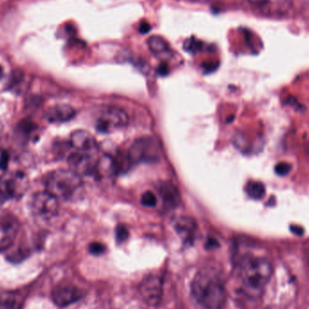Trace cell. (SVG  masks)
Segmentation results:
<instances>
[{
    "label": "cell",
    "instance_id": "obj_14",
    "mask_svg": "<svg viewBox=\"0 0 309 309\" xmlns=\"http://www.w3.org/2000/svg\"><path fill=\"white\" fill-rule=\"evenodd\" d=\"M75 114V109L71 106L59 104L49 108L45 113V118L51 123H62L71 121Z\"/></svg>",
    "mask_w": 309,
    "mask_h": 309
},
{
    "label": "cell",
    "instance_id": "obj_10",
    "mask_svg": "<svg viewBox=\"0 0 309 309\" xmlns=\"http://www.w3.org/2000/svg\"><path fill=\"white\" fill-rule=\"evenodd\" d=\"M70 169L80 177L89 176L95 172L97 160L95 156L85 153H72L68 157Z\"/></svg>",
    "mask_w": 309,
    "mask_h": 309
},
{
    "label": "cell",
    "instance_id": "obj_23",
    "mask_svg": "<svg viewBox=\"0 0 309 309\" xmlns=\"http://www.w3.org/2000/svg\"><path fill=\"white\" fill-rule=\"evenodd\" d=\"M104 246L101 243H98V242H93L89 247L90 252L93 255H100L101 253L104 252Z\"/></svg>",
    "mask_w": 309,
    "mask_h": 309
},
{
    "label": "cell",
    "instance_id": "obj_2",
    "mask_svg": "<svg viewBox=\"0 0 309 309\" xmlns=\"http://www.w3.org/2000/svg\"><path fill=\"white\" fill-rule=\"evenodd\" d=\"M192 295L204 309H221L226 298L220 276L208 268L201 269L193 277Z\"/></svg>",
    "mask_w": 309,
    "mask_h": 309
},
{
    "label": "cell",
    "instance_id": "obj_18",
    "mask_svg": "<svg viewBox=\"0 0 309 309\" xmlns=\"http://www.w3.org/2000/svg\"><path fill=\"white\" fill-rule=\"evenodd\" d=\"M95 172L99 177H111L118 172L115 159L109 156H103L97 161Z\"/></svg>",
    "mask_w": 309,
    "mask_h": 309
},
{
    "label": "cell",
    "instance_id": "obj_21",
    "mask_svg": "<svg viewBox=\"0 0 309 309\" xmlns=\"http://www.w3.org/2000/svg\"><path fill=\"white\" fill-rule=\"evenodd\" d=\"M115 237H116L117 242H119V243H122L128 239L129 231L124 225L117 226L116 230H115Z\"/></svg>",
    "mask_w": 309,
    "mask_h": 309
},
{
    "label": "cell",
    "instance_id": "obj_8",
    "mask_svg": "<svg viewBox=\"0 0 309 309\" xmlns=\"http://www.w3.org/2000/svg\"><path fill=\"white\" fill-rule=\"evenodd\" d=\"M20 225L16 217L8 214L0 218V252L12 246Z\"/></svg>",
    "mask_w": 309,
    "mask_h": 309
},
{
    "label": "cell",
    "instance_id": "obj_26",
    "mask_svg": "<svg viewBox=\"0 0 309 309\" xmlns=\"http://www.w3.org/2000/svg\"><path fill=\"white\" fill-rule=\"evenodd\" d=\"M4 76V69L2 67V65H0V80Z\"/></svg>",
    "mask_w": 309,
    "mask_h": 309
},
{
    "label": "cell",
    "instance_id": "obj_16",
    "mask_svg": "<svg viewBox=\"0 0 309 309\" xmlns=\"http://www.w3.org/2000/svg\"><path fill=\"white\" fill-rule=\"evenodd\" d=\"M158 193L166 206L176 208L180 204V193L177 187L170 182H162L158 185Z\"/></svg>",
    "mask_w": 309,
    "mask_h": 309
},
{
    "label": "cell",
    "instance_id": "obj_19",
    "mask_svg": "<svg viewBox=\"0 0 309 309\" xmlns=\"http://www.w3.org/2000/svg\"><path fill=\"white\" fill-rule=\"evenodd\" d=\"M246 193L254 200H261L266 193L265 186L260 182H249L246 185Z\"/></svg>",
    "mask_w": 309,
    "mask_h": 309
},
{
    "label": "cell",
    "instance_id": "obj_13",
    "mask_svg": "<svg viewBox=\"0 0 309 309\" xmlns=\"http://www.w3.org/2000/svg\"><path fill=\"white\" fill-rule=\"evenodd\" d=\"M82 297L80 289L72 286H59L53 289L52 298L59 306H66L78 301Z\"/></svg>",
    "mask_w": 309,
    "mask_h": 309
},
{
    "label": "cell",
    "instance_id": "obj_17",
    "mask_svg": "<svg viewBox=\"0 0 309 309\" xmlns=\"http://www.w3.org/2000/svg\"><path fill=\"white\" fill-rule=\"evenodd\" d=\"M149 48L153 54L160 59H167L171 55L168 44L160 36H154L148 40Z\"/></svg>",
    "mask_w": 309,
    "mask_h": 309
},
{
    "label": "cell",
    "instance_id": "obj_5",
    "mask_svg": "<svg viewBox=\"0 0 309 309\" xmlns=\"http://www.w3.org/2000/svg\"><path fill=\"white\" fill-rule=\"evenodd\" d=\"M129 122V117L124 110L115 107L105 108L97 121V129L102 133H108L125 127Z\"/></svg>",
    "mask_w": 309,
    "mask_h": 309
},
{
    "label": "cell",
    "instance_id": "obj_6",
    "mask_svg": "<svg viewBox=\"0 0 309 309\" xmlns=\"http://www.w3.org/2000/svg\"><path fill=\"white\" fill-rule=\"evenodd\" d=\"M31 209L36 216L49 220L57 214L58 199L46 191L36 193L32 198Z\"/></svg>",
    "mask_w": 309,
    "mask_h": 309
},
{
    "label": "cell",
    "instance_id": "obj_3",
    "mask_svg": "<svg viewBox=\"0 0 309 309\" xmlns=\"http://www.w3.org/2000/svg\"><path fill=\"white\" fill-rule=\"evenodd\" d=\"M45 191L58 200H72L79 194L82 188V182L79 175L71 169H57L44 177Z\"/></svg>",
    "mask_w": 309,
    "mask_h": 309
},
{
    "label": "cell",
    "instance_id": "obj_11",
    "mask_svg": "<svg viewBox=\"0 0 309 309\" xmlns=\"http://www.w3.org/2000/svg\"><path fill=\"white\" fill-rule=\"evenodd\" d=\"M24 178L21 175L0 177V206L20 194L22 185H24Z\"/></svg>",
    "mask_w": 309,
    "mask_h": 309
},
{
    "label": "cell",
    "instance_id": "obj_20",
    "mask_svg": "<svg viewBox=\"0 0 309 309\" xmlns=\"http://www.w3.org/2000/svg\"><path fill=\"white\" fill-rule=\"evenodd\" d=\"M141 204L147 207H154L157 205V197L152 192L148 191L142 194Z\"/></svg>",
    "mask_w": 309,
    "mask_h": 309
},
{
    "label": "cell",
    "instance_id": "obj_9",
    "mask_svg": "<svg viewBox=\"0 0 309 309\" xmlns=\"http://www.w3.org/2000/svg\"><path fill=\"white\" fill-rule=\"evenodd\" d=\"M257 12L268 16L286 15L291 8V0H249Z\"/></svg>",
    "mask_w": 309,
    "mask_h": 309
},
{
    "label": "cell",
    "instance_id": "obj_12",
    "mask_svg": "<svg viewBox=\"0 0 309 309\" xmlns=\"http://www.w3.org/2000/svg\"><path fill=\"white\" fill-rule=\"evenodd\" d=\"M70 145L77 152L96 156L98 146L94 137L86 130H75L70 137Z\"/></svg>",
    "mask_w": 309,
    "mask_h": 309
},
{
    "label": "cell",
    "instance_id": "obj_4",
    "mask_svg": "<svg viewBox=\"0 0 309 309\" xmlns=\"http://www.w3.org/2000/svg\"><path fill=\"white\" fill-rule=\"evenodd\" d=\"M131 165L155 163L160 160L162 149L158 141L152 137H143L135 141L127 153Z\"/></svg>",
    "mask_w": 309,
    "mask_h": 309
},
{
    "label": "cell",
    "instance_id": "obj_1",
    "mask_svg": "<svg viewBox=\"0 0 309 309\" xmlns=\"http://www.w3.org/2000/svg\"><path fill=\"white\" fill-rule=\"evenodd\" d=\"M235 268L241 290L249 297L260 296L273 273L268 259L250 254L240 258Z\"/></svg>",
    "mask_w": 309,
    "mask_h": 309
},
{
    "label": "cell",
    "instance_id": "obj_7",
    "mask_svg": "<svg viewBox=\"0 0 309 309\" xmlns=\"http://www.w3.org/2000/svg\"><path fill=\"white\" fill-rule=\"evenodd\" d=\"M139 292L146 304L152 306L159 305L163 296V282L161 277L157 275L145 277L139 286Z\"/></svg>",
    "mask_w": 309,
    "mask_h": 309
},
{
    "label": "cell",
    "instance_id": "obj_15",
    "mask_svg": "<svg viewBox=\"0 0 309 309\" xmlns=\"http://www.w3.org/2000/svg\"><path fill=\"white\" fill-rule=\"evenodd\" d=\"M173 226L183 241L189 242L193 241L197 229L196 223L193 219L185 216L177 217L174 220Z\"/></svg>",
    "mask_w": 309,
    "mask_h": 309
},
{
    "label": "cell",
    "instance_id": "obj_25",
    "mask_svg": "<svg viewBox=\"0 0 309 309\" xmlns=\"http://www.w3.org/2000/svg\"><path fill=\"white\" fill-rule=\"evenodd\" d=\"M139 30H141V32L142 34H147L150 30V25L148 23H143V24H141Z\"/></svg>",
    "mask_w": 309,
    "mask_h": 309
},
{
    "label": "cell",
    "instance_id": "obj_22",
    "mask_svg": "<svg viewBox=\"0 0 309 309\" xmlns=\"http://www.w3.org/2000/svg\"><path fill=\"white\" fill-rule=\"evenodd\" d=\"M290 170H291V165H289V163H286V162L278 163L275 167V171L278 176H281V177L287 176L290 172Z\"/></svg>",
    "mask_w": 309,
    "mask_h": 309
},
{
    "label": "cell",
    "instance_id": "obj_24",
    "mask_svg": "<svg viewBox=\"0 0 309 309\" xmlns=\"http://www.w3.org/2000/svg\"><path fill=\"white\" fill-rule=\"evenodd\" d=\"M0 309H19V306L12 300H0Z\"/></svg>",
    "mask_w": 309,
    "mask_h": 309
}]
</instances>
